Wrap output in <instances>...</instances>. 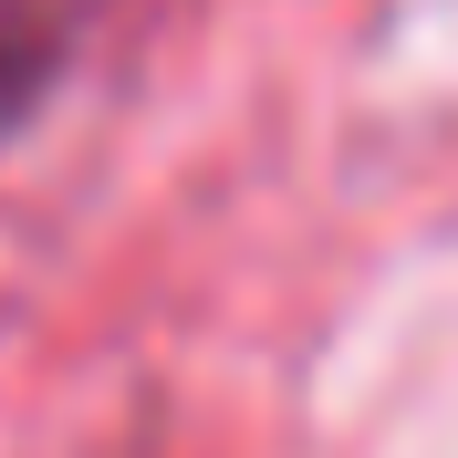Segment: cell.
Listing matches in <instances>:
<instances>
[{
	"instance_id": "cell-1",
	"label": "cell",
	"mask_w": 458,
	"mask_h": 458,
	"mask_svg": "<svg viewBox=\"0 0 458 458\" xmlns=\"http://www.w3.org/2000/svg\"><path fill=\"white\" fill-rule=\"evenodd\" d=\"M105 21L114 0H0V146L73 84V63L94 53Z\"/></svg>"
}]
</instances>
